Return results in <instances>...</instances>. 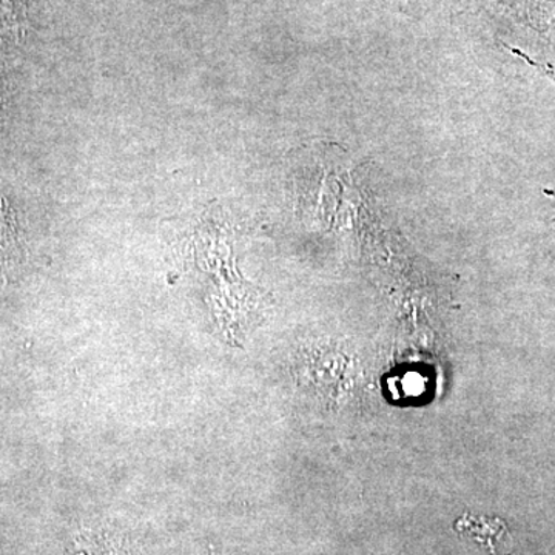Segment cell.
I'll return each mask as SVG.
<instances>
[{"instance_id": "1", "label": "cell", "mask_w": 555, "mask_h": 555, "mask_svg": "<svg viewBox=\"0 0 555 555\" xmlns=\"http://www.w3.org/2000/svg\"><path fill=\"white\" fill-rule=\"evenodd\" d=\"M455 531L465 539L485 546L491 555H509L507 547L513 545L509 529L500 518L477 517L465 514L455 524Z\"/></svg>"}, {"instance_id": "2", "label": "cell", "mask_w": 555, "mask_h": 555, "mask_svg": "<svg viewBox=\"0 0 555 555\" xmlns=\"http://www.w3.org/2000/svg\"><path fill=\"white\" fill-rule=\"evenodd\" d=\"M532 65H535V67L545 69V72L547 73V76H551V78H553L555 80V72H551V69L542 67V65L535 64V62H532Z\"/></svg>"}]
</instances>
